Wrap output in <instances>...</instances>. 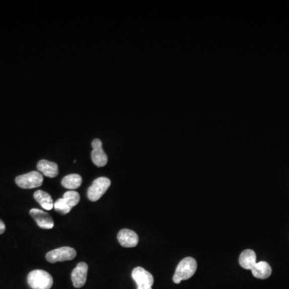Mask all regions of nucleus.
<instances>
[{
	"label": "nucleus",
	"mask_w": 289,
	"mask_h": 289,
	"mask_svg": "<svg viewBox=\"0 0 289 289\" xmlns=\"http://www.w3.org/2000/svg\"><path fill=\"white\" fill-rule=\"evenodd\" d=\"M196 260L192 257L184 258L177 266L176 270L173 276V281L175 283H179L182 280L190 279L196 272Z\"/></svg>",
	"instance_id": "f257e3e1"
},
{
	"label": "nucleus",
	"mask_w": 289,
	"mask_h": 289,
	"mask_svg": "<svg viewBox=\"0 0 289 289\" xmlns=\"http://www.w3.org/2000/svg\"><path fill=\"white\" fill-rule=\"evenodd\" d=\"M28 283L32 289H50L53 284V278L44 270H34L28 275Z\"/></svg>",
	"instance_id": "f03ea898"
},
{
	"label": "nucleus",
	"mask_w": 289,
	"mask_h": 289,
	"mask_svg": "<svg viewBox=\"0 0 289 289\" xmlns=\"http://www.w3.org/2000/svg\"><path fill=\"white\" fill-rule=\"evenodd\" d=\"M43 182L44 177L39 171H32L16 178V184L23 189L37 188L43 184Z\"/></svg>",
	"instance_id": "7ed1b4c3"
},
{
	"label": "nucleus",
	"mask_w": 289,
	"mask_h": 289,
	"mask_svg": "<svg viewBox=\"0 0 289 289\" xmlns=\"http://www.w3.org/2000/svg\"><path fill=\"white\" fill-rule=\"evenodd\" d=\"M111 185V181L105 177H100L93 181V184L88 190V198L92 202L99 200L107 191Z\"/></svg>",
	"instance_id": "20e7f679"
},
{
	"label": "nucleus",
	"mask_w": 289,
	"mask_h": 289,
	"mask_svg": "<svg viewBox=\"0 0 289 289\" xmlns=\"http://www.w3.org/2000/svg\"><path fill=\"white\" fill-rule=\"evenodd\" d=\"M77 256V252L74 248L70 247H62L48 252L46 255V260L49 263L67 261L74 260Z\"/></svg>",
	"instance_id": "39448f33"
},
{
	"label": "nucleus",
	"mask_w": 289,
	"mask_h": 289,
	"mask_svg": "<svg viewBox=\"0 0 289 289\" xmlns=\"http://www.w3.org/2000/svg\"><path fill=\"white\" fill-rule=\"evenodd\" d=\"M132 278L137 283V289H152L155 282L152 274L141 267H135L132 271Z\"/></svg>",
	"instance_id": "423d86ee"
},
{
	"label": "nucleus",
	"mask_w": 289,
	"mask_h": 289,
	"mask_svg": "<svg viewBox=\"0 0 289 289\" xmlns=\"http://www.w3.org/2000/svg\"><path fill=\"white\" fill-rule=\"evenodd\" d=\"M93 151L91 153L92 161L93 164L98 167H105L108 163V156L102 148V141L96 138L92 141Z\"/></svg>",
	"instance_id": "0eeeda50"
},
{
	"label": "nucleus",
	"mask_w": 289,
	"mask_h": 289,
	"mask_svg": "<svg viewBox=\"0 0 289 289\" xmlns=\"http://www.w3.org/2000/svg\"><path fill=\"white\" fill-rule=\"evenodd\" d=\"M89 266L85 262L78 263L71 272V281L76 288H81L86 283Z\"/></svg>",
	"instance_id": "6e6552de"
},
{
	"label": "nucleus",
	"mask_w": 289,
	"mask_h": 289,
	"mask_svg": "<svg viewBox=\"0 0 289 289\" xmlns=\"http://www.w3.org/2000/svg\"><path fill=\"white\" fill-rule=\"evenodd\" d=\"M30 215L32 216L36 224L42 229H52L54 227V221L52 217L47 212L33 208L30 210Z\"/></svg>",
	"instance_id": "1a4fd4ad"
},
{
	"label": "nucleus",
	"mask_w": 289,
	"mask_h": 289,
	"mask_svg": "<svg viewBox=\"0 0 289 289\" xmlns=\"http://www.w3.org/2000/svg\"><path fill=\"white\" fill-rule=\"evenodd\" d=\"M117 240L124 248H134L138 244V236L133 231L122 229L117 234Z\"/></svg>",
	"instance_id": "9d476101"
},
{
	"label": "nucleus",
	"mask_w": 289,
	"mask_h": 289,
	"mask_svg": "<svg viewBox=\"0 0 289 289\" xmlns=\"http://www.w3.org/2000/svg\"><path fill=\"white\" fill-rule=\"evenodd\" d=\"M37 169L39 172L48 178H55L59 174L58 165L48 160H40L37 163Z\"/></svg>",
	"instance_id": "9b49d317"
},
{
	"label": "nucleus",
	"mask_w": 289,
	"mask_h": 289,
	"mask_svg": "<svg viewBox=\"0 0 289 289\" xmlns=\"http://www.w3.org/2000/svg\"><path fill=\"white\" fill-rule=\"evenodd\" d=\"M239 262L240 266L244 269L252 270L257 263L256 252H254L253 250H244L240 255Z\"/></svg>",
	"instance_id": "f8f14e48"
},
{
	"label": "nucleus",
	"mask_w": 289,
	"mask_h": 289,
	"mask_svg": "<svg viewBox=\"0 0 289 289\" xmlns=\"http://www.w3.org/2000/svg\"><path fill=\"white\" fill-rule=\"evenodd\" d=\"M251 271H252V275L257 279H267L271 275V266L265 261L256 263V265L254 266Z\"/></svg>",
	"instance_id": "ddd939ff"
},
{
	"label": "nucleus",
	"mask_w": 289,
	"mask_h": 289,
	"mask_svg": "<svg viewBox=\"0 0 289 289\" xmlns=\"http://www.w3.org/2000/svg\"><path fill=\"white\" fill-rule=\"evenodd\" d=\"M34 198L45 210H51L54 207L52 196L44 190H36L34 193Z\"/></svg>",
	"instance_id": "4468645a"
},
{
	"label": "nucleus",
	"mask_w": 289,
	"mask_h": 289,
	"mask_svg": "<svg viewBox=\"0 0 289 289\" xmlns=\"http://www.w3.org/2000/svg\"><path fill=\"white\" fill-rule=\"evenodd\" d=\"M62 186L68 190H76L82 184V178L78 174H68L62 179Z\"/></svg>",
	"instance_id": "2eb2a0df"
},
{
	"label": "nucleus",
	"mask_w": 289,
	"mask_h": 289,
	"mask_svg": "<svg viewBox=\"0 0 289 289\" xmlns=\"http://www.w3.org/2000/svg\"><path fill=\"white\" fill-rule=\"evenodd\" d=\"M63 200L65 201L66 203L73 208L77 206L80 202L79 193L77 192L75 190H68L67 192L63 194Z\"/></svg>",
	"instance_id": "dca6fc26"
},
{
	"label": "nucleus",
	"mask_w": 289,
	"mask_h": 289,
	"mask_svg": "<svg viewBox=\"0 0 289 289\" xmlns=\"http://www.w3.org/2000/svg\"><path fill=\"white\" fill-rule=\"evenodd\" d=\"M54 208L56 212L59 213L60 214H67L71 211V208L70 207L65 201L63 200V198H59L55 203H54Z\"/></svg>",
	"instance_id": "f3484780"
},
{
	"label": "nucleus",
	"mask_w": 289,
	"mask_h": 289,
	"mask_svg": "<svg viewBox=\"0 0 289 289\" xmlns=\"http://www.w3.org/2000/svg\"><path fill=\"white\" fill-rule=\"evenodd\" d=\"M5 230H6V226H5L4 223L3 222V220H0V235L4 234Z\"/></svg>",
	"instance_id": "a211bd4d"
}]
</instances>
